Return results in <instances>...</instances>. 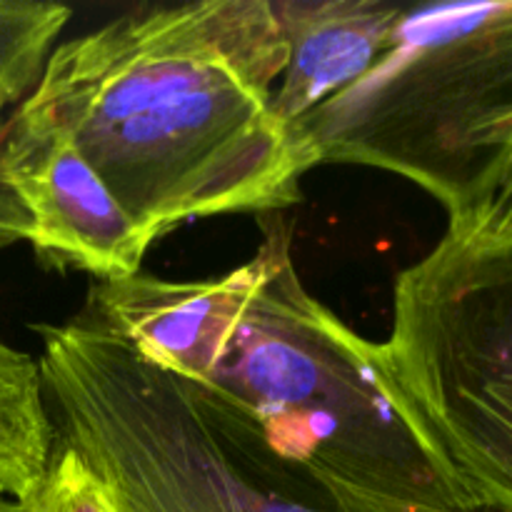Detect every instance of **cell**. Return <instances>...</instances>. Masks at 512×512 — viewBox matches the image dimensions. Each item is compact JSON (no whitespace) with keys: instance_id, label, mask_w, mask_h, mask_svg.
I'll use <instances>...</instances> for the list:
<instances>
[{"instance_id":"obj_2","label":"cell","mask_w":512,"mask_h":512,"mask_svg":"<svg viewBox=\"0 0 512 512\" xmlns=\"http://www.w3.org/2000/svg\"><path fill=\"white\" fill-rule=\"evenodd\" d=\"M285 63L273 0L145 5L55 45L15 113L73 140L155 243L303 200L318 165L273 113Z\"/></svg>"},{"instance_id":"obj_1","label":"cell","mask_w":512,"mask_h":512,"mask_svg":"<svg viewBox=\"0 0 512 512\" xmlns=\"http://www.w3.org/2000/svg\"><path fill=\"white\" fill-rule=\"evenodd\" d=\"M255 218L248 263L203 280L140 270L95 283L85 310L238 410L338 512H480L393 403L373 340L305 288L283 213Z\"/></svg>"},{"instance_id":"obj_6","label":"cell","mask_w":512,"mask_h":512,"mask_svg":"<svg viewBox=\"0 0 512 512\" xmlns=\"http://www.w3.org/2000/svg\"><path fill=\"white\" fill-rule=\"evenodd\" d=\"M0 245L108 283L140 273L153 243L73 140L13 113L0 128Z\"/></svg>"},{"instance_id":"obj_11","label":"cell","mask_w":512,"mask_h":512,"mask_svg":"<svg viewBox=\"0 0 512 512\" xmlns=\"http://www.w3.org/2000/svg\"><path fill=\"white\" fill-rule=\"evenodd\" d=\"M0 512H28V505L18 503V500H10L0 495Z\"/></svg>"},{"instance_id":"obj_10","label":"cell","mask_w":512,"mask_h":512,"mask_svg":"<svg viewBox=\"0 0 512 512\" xmlns=\"http://www.w3.org/2000/svg\"><path fill=\"white\" fill-rule=\"evenodd\" d=\"M25 505L28 512H108L93 473L73 450L58 443L43 483Z\"/></svg>"},{"instance_id":"obj_12","label":"cell","mask_w":512,"mask_h":512,"mask_svg":"<svg viewBox=\"0 0 512 512\" xmlns=\"http://www.w3.org/2000/svg\"><path fill=\"white\" fill-rule=\"evenodd\" d=\"M0 128H3V125H0Z\"/></svg>"},{"instance_id":"obj_7","label":"cell","mask_w":512,"mask_h":512,"mask_svg":"<svg viewBox=\"0 0 512 512\" xmlns=\"http://www.w3.org/2000/svg\"><path fill=\"white\" fill-rule=\"evenodd\" d=\"M405 5L388 0H273L288 63L273 113L288 130L358 83L393 43Z\"/></svg>"},{"instance_id":"obj_5","label":"cell","mask_w":512,"mask_h":512,"mask_svg":"<svg viewBox=\"0 0 512 512\" xmlns=\"http://www.w3.org/2000/svg\"><path fill=\"white\" fill-rule=\"evenodd\" d=\"M375 360L478 510L512 512V235L445 233L400 270Z\"/></svg>"},{"instance_id":"obj_9","label":"cell","mask_w":512,"mask_h":512,"mask_svg":"<svg viewBox=\"0 0 512 512\" xmlns=\"http://www.w3.org/2000/svg\"><path fill=\"white\" fill-rule=\"evenodd\" d=\"M70 15L68 5L0 0V110L33 90Z\"/></svg>"},{"instance_id":"obj_3","label":"cell","mask_w":512,"mask_h":512,"mask_svg":"<svg viewBox=\"0 0 512 512\" xmlns=\"http://www.w3.org/2000/svg\"><path fill=\"white\" fill-rule=\"evenodd\" d=\"M33 330L55 443L93 473L108 512H338L238 410L88 310Z\"/></svg>"},{"instance_id":"obj_4","label":"cell","mask_w":512,"mask_h":512,"mask_svg":"<svg viewBox=\"0 0 512 512\" xmlns=\"http://www.w3.org/2000/svg\"><path fill=\"white\" fill-rule=\"evenodd\" d=\"M295 135L315 165L410 180L448 233H512V0L405 5L393 43Z\"/></svg>"},{"instance_id":"obj_8","label":"cell","mask_w":512,"mask_h":512,"mask_svg":"<svg viewBox=\"0 0 512 512\" xmlns=\"http://www.w3.org/2000/svg\"><path fill=\"white\" fill-rule=\"evenodd\" d=\"M55 453L38 358L0 338V495L28 503Z\"/></svg>"}]
</instances>
